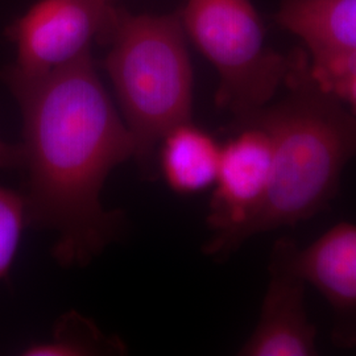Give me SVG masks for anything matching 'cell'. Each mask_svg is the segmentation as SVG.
I'll return each instance as SVG.
<instances>
[{"mask_svg":"<svg viewBox=\"0 0 356 356\" xmlns=\"http://www.w3.org/2000/svg\"><path fill=\"white\" fill-rule=\"evenodd\" d=\"M114 0H40L7 29L16 61L3 73L38 78L91 53L114 26Z\"/></svg>","mask_w":356,"mask_h":356,"instance_id":"5b68a950","label":"cell"},{"mask_svg":"<svg viewBox=\"0 0 356 356\" xmlns=\"http://www.w3.org/2000/svg\"><path fill=\"white\" fill-rule=\"evenodd\" d=\"M310 76L319 88L356 114V51L307 54Z\"/></svg>","mask_w":356,"mask_h":356,"instance_id":"7c38bea8","label":"cell"},{"mask_svg":"<svg viewBox=\"0 0 356 356\" xmlns=\"http://www.w3.org/2000/svg\"><path fill=\"white\" fill-rule=\"evenodd\" d=\"M222 145L193 122L169 129L157 154L169 188L178 194H195L216 182Z\"/></svg>","mask_w":356,"mask_h":356,"instance_id":"30bf717a","label":"cell"},{"mask_svg":"<svg viewBox=\"0 0 356 356\" xmlns=\"http://www.w3.org/2000/svg\"><path fill=\"white\" fill-rule=\"evenodd\" d=\"M186 38L219 76L216 106L242 122L272 102L294 56L272 49L252 0H188L179 13Z\"/></svg>","mask_w":356,"mask_h":356,"instance_id":"277c9868","label":"cell"},{"mask_svg":"<svg viewBox=\"0 0 356 356\" xmlns=\"http://www.w3.org/2000/svg\"><path fill=\"white\" fill-rule=\"evenodd\" d=\"M23 116L28 225L56 235L61 267H86L119 235L123 214L102 202L106 179L135 141L88 53L38 78L3 73Z\"/></svg>","mask_w":356,"mask_h":356,"instance_id":"6da1fadb","label":"cell"},{"mask_svg":"<svg viewBox=\"0 0 356 356\" xmlns=\"http://www.w3.org/2000/svg\"><path fill=\"white\" fill-rule=\"evenodd\" d=\"M23 152L20 144H10L0 138V169H20Z\"/></svg>","mask_w":356,"mask_h":356,"instance_id":"5bb4252c","label":"cell"},{"mask_svg":"<svg viewBox=\"0 0 356 356\" xmlns=\"http://www.w3.org/2000/svg\"><path fill=\"white\" fill-rule=\"evenodd\" d=\"M297 244L277 241L270 254L269 282L260 318L243 344L244 356H310L317 354V330L305 307L306 282L296 267Z\"/></svg>","mask_w":356,"mask_h":356,"instance_id":"52a82bcc","label":"cell"},{"mask_svg":"<svg viewBox=\"0 0 356 356\" xmlns=\"http://www.w3.org/2000/svg\"><path fill=\"white\" fill-rule=\"evenodd\" d=\"M104 67L113 81L135 156L143 172L166 132L191 120L193 70L179 13L131 15L119 11L107 38Z\"/></svg>","mask_w":356,"mask_h":356,"instance_id":"3957f363","label":"cell"},{"mask_svg":"<svg viewBox=\"0 0 356 356\" xmlns=\"http://www.w3.org/2000/svg\"><path fill=\"white\" fill-rule=\"evenodd\" d=\"M123 351H126V347L120 339L106 337L91 319L72 310L56 322L48 341L29 344L23 355H110Z\"/></svg>","mask_w":356,"mask_h":356,"instance_id":"8fae6325","label":"cell"},{"mask_svg":"<svg viewBox=\"0 0 356 356\" xmlns=\"http://www.w3.org/2000/svg\"><path fill=\"white\" fill-rule=\"evenodd\" d=\"M296 267L306 284L317 288L341 319L338 335L354 343L356 326V225L342 222L306 248L297 247Z\"/></svg>","mask_w":356,"mask_h":356,"instance_id":"ba28073f","label":"cell"},{"mask_svg":"<svg viewBox=\"0 0 356 356\" xmlns=\"http://www.w3.org/2000/svg\"><path fill=\"white\" fill-rule=\"evenodd\" d=\"M234 136L220 148L207 226L213 238L204 254L216 257L225 243L248 225L267 197L272 144L264 128L244 122L232 124Z\"/></svg>","mask_w":356,"mask_h":356,"instance_id":"8992f818","label":"cell"},{"mask_svg":"<svg viewBox=\"0 0 356 356\" xmlns=\"http://www.w3.org/2000/svg\"><path fill=\"white\" fill-rule=\"evenodd\" d=\"M276 17L307 54L356 51V0H281Z\"/></svg>","mask_w":356,"mask_h":356,"instance_id":"9c48e42d","label":"cell"},{"mask_svg":"<svg viewBox=\"0 0 356 356\" xmlns=\"http://www.w3.org/2000/svg\"><path fill=\"white\" fill-rule=\"evenodd\" d=\"M279 99L232 124L267 131L272 168L264 204L231 236L216 259L259 234L296 226L321 213L337 194L346 165L356 159V114L310 76L306 53L296 54Z\"/></svg>","mask_w":356,"mask_h":356,"instance_id":"7a4b0ae2","label":"cell"},{"mask_svg":"<svg viewBox=\"0 0 356 356\" xmlns=\"http://www.w3.org/2000/svg\"><path fill=\"white\" fill-rule=\"evenodd\" d=\"M26 225L28 216L23 193L0 186V280L13 267Z\"/></svg>","mask_w":356,"mask_h":356,"instance_id":"4fadbf2b","label":"cell"}]
</instances>
